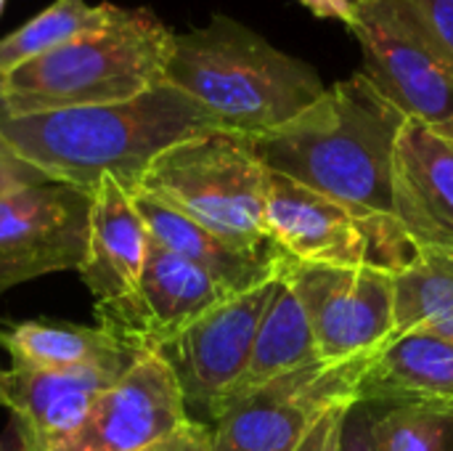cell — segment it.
<instances>
[{
    "label": "cell",
    "instance_id": "4dcf8cb0",
    "mask_svg": "<svg viewBox=\"0 0 453 451\" xmlns=\"http://www.w3.org/2000/svg\"><path fill=\"white\" fill-rule=\"evenodd\" d=\"M0 451H24V449H21V444H19L16 449H8V447H3V444H0Z\"/></svg>",
    "mask_w": 453,
    "mask_h": 451
},
{
    "label": "cell",
    "instance_id": "4316f807",
    "mask_svg": "<svg viewBox=\"0 0 453 451\" xmlns=\"http://www.w3.org/2000/svg\"><path fill=\"white\" fill-rule=\"evenodd\" d=\"M453 56V0H414Z\"/></svg>",
    "mask_w": 453,
    "mask_h": 451
},
{
    "label": "cell",
    "instance_id": "e0dca14e",
    "mask_svg": "<svg viewBox=\"0 0 453 451\" xmlns=\"http://www.w3.org/2000/svg\"><path fill=\"white\" fill-rule=\"evenodd\" d=\"M130 194L151 242L199 266L231 298L250 292L279 276L281 253L276 247L271 253L239 250L231 242L220 239L218 234H212L210 229L199 226L196 221L186 218L183 213L173 210L170 205L143 191H130Z\"/></svg>",
    "mask_w": 453,
    "mask_h": 451
},
{
    "label": "cell",
    "instance_id": "1f68e13d",
    "mask_svg": "<svg viewBox=\"0 0 453 451\" xmlns=\"http://www.w3.org/2000/svg\"><path fill=\"white\" fill-rule=\"evenodd\" d=\"M3 5H5V0H0V11H3Z\"/></svg>",
    "mask_w": 453,
    "mask_h": 451
},
{
    "label": "cell",
    "instance_id": "5bb4252c",
    "mask_svg": "<svg viewBox=\"0 0 453 451\" xmlns=\"http://www.w3.org/2000/svg\"><path fill=\"white\" fill-rule=\"evenodd\" d=\"M125 369L111 367L77 372H37L11 367L0 372V407L13 415L21 449L56 451L77 436L98 396Z\"/></svg>",
    "mask_w": 453,
    "mask_h": 451
},
{
    "label": "cell",
    "instance_id": "4fadbf2b",
    "mask_svg": "<svg viewBox=\"0 0 453 451\" xmlns=\"http://www.w3.org/2000/svg\"><path fill=\"white\" fill-rule=\"evenodd\" d=\"M231 295L199 266L159 247L149 237V253L130 303L101 311V327L133 351H165L180 332Z\"/></svg>",
    "mask_w": 453,
    "mask_h": 451
},
{
    "label": "cell",
    "instance_id": "6da1fadb",
    "mask_svg": "<svg viewBox=\"0 0 453 451\" xmlns=\"http://www.w3.org/2000/svg\"><path fill=\"white\" fill-rule=\"evenodd\" d=\"M406 114L364 72L329 85L287 125L250 138L265 170L321 197L403 226L411 239V205L398 173V138Z\"/></svg>",
    "mask_w": 453,
    "mask_h": 451
},
{
    "label": "cell",
    "instance_id": "cb8c5ba5",
    "mask_svg": "<svg viewBox=\"0 0 453 451\" xmlns=\"http://www.w3.org/2000/svg\"><path fill=\"white\" fill-rule=\"evenodd\" d=\"M340 451H382L377 436V407L356 401L345 409L340 425Z\"/></svg>",
    "mask_w": 453,
    "mask_h": 451
},
{
    "label": "cell",
    "instance_id": "30bf717a",
    "mask_svg": "<svg viewBox=\"0 0 453 451\" xmlns=\"http://www.w3.org/2000/svg\"><path fill=\"white\" fill-rule=\"evenodd\" d=\"M90 191L42 181L0 199V295L29 279L77 271L88 247Z\"/></svg>",
    "mask_w": 453,
    "mask_h": 451
},
{
    "label": "cell",
    "instance_id": "d6986e66",
    "mask_svg": "<svg viewBox=\"0 0 453 451\" xmlns=\"http://www.w3.org/2000/svg\"><path fill=\"white\" fill-rule=\"evenodd\" d=\"M0 343L16 369L77 372L93 367L127 369L138 351L125 346L106 327H56L24 322L0 332Z\"/></svg>",
    "mask_w": 453,
    "mask_h": 451
},
{
    "label": "cell",
    "instance_id": "d6a6232c",
    "mask_svg": "<svg viewBox=\"0 0 453 451\" xmlns=\"http://www.w3.org/2000/svg\"><path fill=\"white\" fill-rule=\"evenodd\" d=\"M353 3H356V5H358V3H364V0H353Z\"/></svg>",
    "mask_w": 453,
    "mask_h": 451
},
{
    "label": "cell",
    "instance_id": "f1b7e54d",
    "mask_svg": "<svg viewBox=\"0 0 453 451\" xmlns=\"http://www.w3.org/2000/svg\"><path fill=\"white\" fill-rule=\"evenodd\" d=\"M345 409H348V407H337V409H332L329 415H324V417H321V420H319V423L313 425V431H311V433L305 436V441H303V444L297 447V451H316V449H319V447H321V441L326 439V433H329L332 423H334V420H337V415H340V412H345Z\"/></svg>",
    "mask_w": 453,
    "mask_h": 451
},
{
    "label": "cell",
    "instance_id": "52a82bcc",
    "mask_svg": "<svg viewBox=\"0 0 453 451\" xmlns=\"http://www.w3.org/2000/svg\"><path fill=\"white\" fill-rule=\"evenodd\" d=\"M265 229L271 245L311 266L334 268H406L417 247L395 221L369 215L321 197L268 170Z\"/></svg>",
    "mask_w": 453,
    "mask_h": 451
},
{
    "label": "cell",
    "instance_id": "7c38bea8",
    "mask_svg": "<svg viewBox=\"0 0 453 451\" xmlns=\"http://www.w3.org/2000/svg\"><path fill=\"white\" fill-rule=\"evenodd\" d=\"M188 423L175 369L159 351H141L98 396L77 436L56 451H143Z\"/></svg>",
    "mask_w": 453,
    "mask_h": 451
},
{
    "label": "cell",
    "instance_id": "ac0fdd59",
    "mask_svg": "<svg viewBox=\"0 0 453 451\" xmlns=\"http://www.w3.org/2000/svg\"><path fill=\"white\" fill-rule=\"evenodd\" d=\"M398 173L411 205V242L453 250V138L406 120L398 138Z\"/></svg>",
    "mask_w": 453,
    "mask_h": 451
},
{
    "label": "cell",
    "instance_id": "2e32d148",
    "mask_svg": "<svg viewBox=\"0 0 453 451\" xmlns=\"http://www.w3.org/2000/svg\"><path fill=\"white\" fill-rule=\"evenodd\" d=\"M356 401L453 409V343L430 330L395 335L369 356L356 385Z\"/></svg>",
    "mask_w": 453,
    "mask_h": 451
},
{
    "label": "cell",
    "instance_id": "3957f363",
    "mask_svg": "<svg viewBox=\"0 0 453 451\" xmlns=\"http://www.w3.org/2000/svg\"><path fill=\"white\" fill-rule=\"evenodd\" d=\"M165 82L247 138L287 125L326 90L316 66L226 13L175 32Z\"/></svg>",
    "mask_w": 453,
    "mask_h": 451
},
{
    "label": "cell",
    "instance_id": "ba28073f",
    "mask_svg": "<svg viewBox=\"0 0 453 451\" xmlns=\"http://www.w3.org/2000/svg\"><path fill=\"white\" fill-rule=\"evenodd\" d=\"M279 279L297 295L324 364L372 356L395 338L390 271L311 266L281 255Z\"/></svg>",
    "mask_w": 453,
    "mask_h": 451
},
{
    "label": "cell",
    "instance_id": "7a4b0ae2",
    "mask_svg": "<svg viewBox=\"0 0 453 451\" xmlns=\"http://www.w3.org/2000/svg\"><path fill=\"white\" fill-rule=\"evenodd\" d=\"M210 130L223 128L202 104L167 82L119 104L29 117L0 114V136L21 159L50 181L85 191L101 178L133 191L162 152Z\"/></svg>",
    "mask_w": 453,
    "mask_h": 451
},
{
    "label": "cell",
    "instance_id": "484cf974",
    "mask_svg": "<svg viewBox=\"0 0 453 451\" xmlns=\"http://www.w3.org/2000/svg\"><path fill=\"white\" fill-rule=\"evenodd\" d=\"M143 451H215L212 449V439H210V428L191 420L188 425H183L178 433L162 439L159 444L149 447Z\"/></svg>",
    "mask_w": 453,
    "mask_h": 451
},
{
    "label": "cell",
    "instance_id": "603a6c76",
    "mask_svg": "<svg viewBox=\"0 0 453 451\" xmlns=\"http://www.w3.org/2000/svg\"><path fill=\"white\" fill-rule=\"evenodd\" d=\"M382 451H453V409L443 407H377Z\"/></svg>",
    "mask_w": 453,
    "mask_h": 451
},
{
    "label": "cell",
    "instance_id": "f546056e",
    "mask_svg": "<svg viewBox=\"0 0 453 451\" xmlns=\"http://www.w3.org/2000/svg\"><path fill=\"white\" fill-rule=\"evenodd\" d=\"M342 415H345V412H340V415H337V420L332 423V428H329L326 439L321 441V447H319L316 451H340V425H342Z\"/></svg>",
    "mask_w": 453,
    "mask_h": 451
},
{
    "label": "cell",
    "instance_id": "8fae6325",
    "mask_svg": "<svg viewBox=\"0 0 453 451\" xmlns=\"http://www.w3.org/2000/svg\"><path fill=\"white\" fill-rule=\"evenodd\" d=\"M276 282L279 276L223 300L159 351L175 369L191 420L210 428L220 415L228 393L250 364L255 335Z\"/></svg>",
    "mask_w": 453,
    "mask_h": 451
},
{
    "label": "cell",
    "instance_id": "7402d4cb",
    "mask_svg": "<svg viewBox=\"0 0 453 451\" xmlns=\"http://www.w3.org/2000/svg\"><path fill=\"white\" fill-rule=\"evenodd\" d=\"M117 11L119 5L114 3L90 5L85 0H53L24 27L0 40V74L74 40L77 35L101 29L117 16Z\"/></svg>",
    "mask_w": 453,
    "mask_h": 451
},
{
    "label": "cell",
    "instance_id": "5b68a950",
    "mask_svg": "<svg viewBox=\"0 0 453 451\" xmlns=\"http://www.w3.org/2000/svg\"><path fill=\"white\" fill-rule=\"evenodd\" d=\"M268 170L247 136L210 130L162 152L133 191H143L247 253H271Z\"/></svg>",
    "mask_w": 453,
    "mask_h": 451
},
{
    "label": "cell",
    "instance_id": "ffe728a7",
    "mask_svg": "<svg viewBox=\"0 0 453 451\" xmlns=\"http://www.w3.org/2000/svg\"><path fill=\"white\" fill-rule=\"evenodd\" d=\"M316 362H321V359L316 351V340H313L308 316H305L297 295L279 279L273 298H271V303L263 314V322L257 327L250 364H247L244 375L239 377V383L234 385V391L228 393L220 415L234 401L250 396L252 391H257L289 372L311 367Z\"/></svg>",
    "mask_w": 453,
    "mask_h": 451
},
{
    "label": "cell",
    "instance_id": "44dd1931",
    "mask_svg": "<svg viewBox=\"0 0 453 451\" xmlns=\"http://www.w3.org/2000/svg\"><path fill=\"white\" fill-rule=\"evenodd\" d=\"M393 276L395 335L430 330L453 343V250H419Z\"/></svg>",
    "mask_w": 453,
    "mask_h": 451
},
{
    "label": "cell",
    "instance_id": "277c9868",
    "mask_svg": "<svg viewBox=\"0 0 453 451\" xmlns=\"http://www.w3.org/2000/svg\"><path fill=\"white\" fill-rule=\"evenodd\" d=\"M175 32L149 8H119L101 29L0 74V114L29 117L130 101L159 82Z\"/></svg>",
    "mask_w": 453,
    "mask_h": 451
},
{
    "label": "cell",
    "instance_id": "9c48e42d",
    "mask_svg": "<svg viewBox=\"0 0 453 451\" xmlns=\"http://www.w3.org/2000/svg\"><path fill=\"white\" fill-rule=\"evenodd\" d=\"M369 356L289 372L234 401L212 425L215 451H297L313 425L337 407L356 404V385Z\"/></svg>",
    "mask_w": 453,
    "mask_h": 451
},
{
    "label": "cell",
    "instance_id": "83f0119b",
    "mask_svg": "<svg viewBox=\"0 0 453 451\" xmlns=\"http://www.w3.org/2000/svg\"><path fill=\"white\" fill-rule=\"evenodd\" d=\"M297 3H303L316 19H334V21H342L348 29L356 19L353 0H297Z\"/></svg>",
    "mask_w": 453,
    "mask_h": 451
},
{
    "label": "cell",
    "instance_id": "9a60e30c",
    "mask_svg": "<svg viewBox=\"0 0 453 451\" xmlns=\"http://www.w3.org/2000/svg\"><path fill=\"white\" fill-rule=\"evenodd\" d=\"M149 253V231L133 194L114 178H101L90 191L88 247L80 276L96 298V311H114L133 300Z\"/></svg>",
    "mask_w": 453,
    "mask_h": 451
},
{
    "label": "cell",
    "instance_id": "d4e9b609",
    "mask_svg": "<svg viewBox=\"0 0 453 451\" xmlns=\"http://www.w3.org/2000/svg\"><path fill=\"white\" fill-rule=\"evenodd\" d=\"M42 181H50V178L45 173H40L35 165H29L27 159H21L11 149V144L0 136V199L8 197L16 189L42 183Z\"/></svg>",
    "mask_w": 453,
    "mask_h": 451
},
{
    "label": "cell",
    "instance_id": "8992f818",
    "mask_svg": "<svg viewBox=\"0 0 453 451\" xmlns=\"http://www.w3.org/2000/svg\"><path fill=\"white\" fill-rule=\"evenodd\" d=\"M350 35L361 72L406 120L453 138V56L414 0H364Z\"/></svg>",
    "mask_w": 453,
    "mask_h": 451
}]
</instances>
